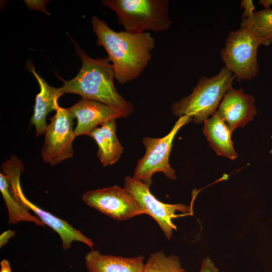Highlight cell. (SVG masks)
Wrapping results in <instances>:
<instances>
[{
	"label": "cell",
	"mask_w": 272,
	"mask_h": 272,
	"mask_svg": "<svg viewBox=\"0 0 272 272\" xmlns=\"http://www.w3.org/2000/svg\"><path fill=\"white\" fill-rule=\"evenodd\" d=\"M74 47L82 60V66L76 76L71 80H63L59 88L61 95L74 93L82 98L104 103L122 112L127 117L134 110L132 104L121 96L114 85V72L108 57L94 59L89 57L80 46Z\"/></svg>",
	"instance_id": "cell-2"
},
{
	"label": "cell",
	"mask_w": 272,
	"mask_h": 272,
	"mask_svg": "<svg viewBox=\"0 0 272 272\" xmlns=\"http://www.w3.org/2000/svg\"><path fill=\"white\" fill-rule=\"evenodd\" d=\"M68 109L77 119L76 137L88 135L96 127L111 119L126 117L119 110L104 103L82 98Z\"/></svg>",
	"instance_id": "cell-11"
},
{
	"label": "cell",
	"mask_w": 272,
	"mask_h": 272,
	"mask_svg": "<svg viewBox=\"0 0 272 272\" xmlns=\"http://www.w3.org/2000/svg\"><path fill=\"white\" fill-rule=\"evenodd\" d=\"M74 119L68 108L58 107L44 134L41 153L45 163L55 166L73 156L72 144L76 137Z\"/></svg>",
	"instance_id": "cell-8"
},
{
	"label": "cell",
	"mask_w": 272,
	"mask_h": 272,
	"mask_svg": "<svg viewBox=\"0 0 272 272\" xmlns=\"http://www.w3.org/2000/svg\"><path fill=\"white\" fill-rule=\"evenodd\" d=\"M191 120V118L188 116L179 117L171 130L165 137L144 138L142 142L146 148V153L138 161L132 177L149 187L153 183V175L157 172L163 173L170 180H175V171L169 163L173 142L180 129Z\"/></svg>",
	"instance_id": "cell-6"
},
{
	"label": "cell",
	"mask_w": 272,
	"mask_h": 272,
	"mask_svg": "<svg viewBox=\"0 0 272 272\" xmlns=\"http://www.w3.org/2000/svg\"><path fill=\"white\" fill-rule=\"evenodd\" d=\"M199 272H219V269L211 259L207 257L203 260Z\"/></svg>",
	"instance_id": "cell-22"
},
{
	"label": "cell",
	"mask_w": 272,
	"mask_h": 272,
	"mask_svg": "<svg viewBox=\"0 0 272 272\" xmlns=\"http://www.w3.org/2000/svg\"><path fill=\"white\" fill-rule=\"evenodd\" d=\"M101 3L116 14L118 23L129 33L164 32L172 23L168 0H103Z\"/></svg>",
	"instance_id": "cell-4"
},
{
	"label": "cell",
	"mask_w": 272,
	"mask_h": 272,
	"mask_svg": "<svg viewBox=\"0 0 272 272\" xmlns=\"http://www.w3.org/2000/svg\"><path fill=\"white\" fill-rule=\"evenodd\" d=\"M260 41L246 28L230 32L220 55L225 67L238 81L254 79L259 72L257 50Z\"/></svg>",
	"instance_id": "cell-5"
},
{
	"label": "cell",
	"mask_w": 272,
	"mask_h": 272,
	"mask_svg": "<svg viewBox=\"0 0 272 272\" xmlns=\"http://www.w3.org/2000/svg\"><path fill=\"white\" fill-rule=\"evenodd\" d=\"M233 132L252 120L257 111L255 98L242 89L232 88L225 95L217 111Z\"/></svg>",
	"instance_id": "cell-12"
},
{
	"label": "cell",
	"mask_w": 272,
	"mask_h": 272,
	"mask_svg": "<svg viewBox=\"0 0 272 272\" xmlns=\"http://www.w3.org/2000/svg\"><path fill=\"white\" fill-rule=\"evenodd\" d=\"M259 3L264 8H268L272 5V0H260Z\"/></svg>",
	"instance_id": "cell-25"
},
{
	"label": "cell",
	"mask_w": 272,
	"mask_h": 272,
	"mask_svg": "<svg viewBox=\"0 0 272 272\" xmlns=\"http://www.w3.org/2000/svg\"><path fill=\"white\" fill-rule=\"evenodd\" d=\"M241 27L252 31L261 45L269 46L272 43V9L268 8L255 11L250 17L242 19Z\"/></svg>",
	"instance_id": "cell-18"
},
{
	"label": "cell",
	"mask_w": 272,
	"mask_h": 272,
	"mask_svg": "<svg viewBox=\"0 0 272 272\" xmlns=\"http://www.w3.org/2000/svg\"><path fill=\"white\" fill-rule=\"evenodd\" d=\"M240 7L243 8V12L241 15L242 19L250 17L255 11V6L252 1L243 0L241 2Z\"/></svg>",
	"instance_id": "cell-20"
},
{
	"label": "cell",
	"mask_w": 272,
	"mask_h": 272,
	"mask_svg": "<svg viewBox=\"0 0 272 272\" xmlns=\"http://www.w3.org/2000/svg\"><path fill=\"white\" fill-rule=\"evenodd\" d=\"M144 257H133L105 255L92 250L85 256L86 266L89 272H143Z\"/></svg>",
	"instance_id": "cell-14"
},
{
	"label": "cell",
	"mask_w": 272,
	"mask_h": 272,
	"mask_svg": "<svg viewBox=\"0 0 272 272\" xmlns=\"http://www.w3.org/2000/svg\"><path fill=\"white\" fill-rule=\"evenodd\" d=\"M203 132L218 155L232 160L238 157L231 140L233 132L217 111L204 121Z\"/></svg>",
	"instance_id": "cell-16"
},
{
	"label": "cell",
	"mask_w": 272,
	"mask_h": 272,
	"mask_svg": "<svg viewBox=\"0 0 272 272\" xmlns=\"http://www.w3.org/2000/svg\"><path fill=\"white\" fill-rule=\"evenodd\" d=\"M82 199L89 207L119 221L146 214L124 187L117 185L87 191Z\"/></svg>",
	"instance_id": "cell-9"
},
{
	"label": "cell",
	"mask_w": 272,
	"mask_h": 272,
	"mask_svg": "<svg viewBox=\"0 0 272 272\" xmlns=\"http://www.w3.org/2000/svg\"><path fill=\"white\" fill-rule=\"evenodd\" d=\"M124 188L133 198L146 214L158 223L166 237L171 238L177 227L172 220L178 217L192 215V208L183 203L169 204L158 200L150 191V187L141 181L127 176Z\"/></svg>",
	"instance_id": "cell-7"
},
{
	"label": "cell",
	"mask_w": 272,
	"mask_h": 272,
	"mask_svg": "<svg viewBox=\"0 0 272 272\" xmlns=\"http://www.w3.org/2000/svg\"><path fill=\"white\" fill-rule=\"evenodd\" d=\"M143 272H186L179 258L175 255L167 256L163 251L151 253L145 263Z\"/></svg>",
	"instance_id": "cell-19"
},
{
	"label": "cell",
	"mask_w": 272,
	"mask_h": 272,
	"mask_svg": "<svg viewBox=\"0 0 272 272\" xmlns=\"http://www.w3.org/2000/svg\"><path fill=\"white\" fill-rule=\"evenodd\" d=\"M29 70L33 74L40 87V92L35 98L33 113L30 119V125L36 129L35 137L44 134L47 124L46 117L49 113L56 110L59 106L57 101L61 96L59 88L49 86L36 72L33 66L29 64Z\"/></svg>",
	"instance_id": "cell-13"
},
{
	"label": "cell",
	"mask_w": 272,
	"mask_h": 272,
	"mask_svg": "<svg viewBox=\"0 0 272 272\" xmlns=\"http://www.w3.org/2000/svg\"><path fill=\"white\" fill-rule=\"evenodd\" d=\"M15 235V231L9 230L3 232L0 236V246H4L9 239Z\"/></svg>",
	"instance_id": "cell-23"
},
{
	"label": "cell",
	"mask_w": 272,
	"mask_h": 272,
	"mask_svg": "<svg viewBox=\"0 0 272 272\" xmlns=\"http://www.w3.org/2000/svg\"><path fill=\"white\" fill-rule=\"evenodd\" d=\"M116 119H111L94 129L89 135L98 146L97 156L103 166L115 163L123 153L116 133Z\"/></svg>",
	"instance_id": "cell-15"
},
{
	"label": "cell",
	"mask_w": 272,
	"mask_h": 272,
	"mask_svg": "<svg viewBox=\"0 0 272 272\" xmlns=\"http://www.w3.org/2000/svg\"><path fill=\"white\" fill-rule=\"evenodd\" d=\"M0 191L8 209L9 223L15 224L25 221L44 226V224L37 217L32 215L27 208L19 202L12 195L9 188V183L6 176L0 173Z\"/></svg>",
	"instance_id": "cell-17"
},
{
	"label": "cell",
	"mask_w": 272,
	"mask_h": 272,
	"mask_svg": "<svg viewBox=\"0 0 272 272\" xmlns=\"http://www.w3.org/2000/svg\"><path fill=\"white\" fill-rule=\"evenodd\" d=\"M26 5L31 10L41 11L47 15H49L47 11L46 5L48 3L46 1H25Z\"/></svg>",
	"instance_id": "cell-21"
},
{
	"label": "cell",
	"mask_w": 272,
	"mask_h": 272,
	"mask_svg": "<svg viewBox=\"0 0 272 272\" xmlns=\"http://www.w3.org/2000/svg\"><path fill=\"white\" fill-rule=\"evenodd\" d=\"M21 174L19 171H14L7 175L11 193L19 202L33 212L44 225L50 227L59 235L63 249L66 250L70 248L74 241L82 242L93 248L94 246L93 242L82 232L75 228L66 221L41 209L26 197L20 185Z\"/></svg>",
	"instance_id": "cell-10"
},
{
	"label": "cell",
	"mask_w": 272,
	"mask_h": 272,
	"mask_svg": "<svg viewBox=\"0 0 272 272\" xmlns=\"http://www.w3.org/2000/svg\"><path fill=\"white\" fill-rule=\"evenodd\" d=\"M0 264V272H12L10 264L7 259L2 260Z\"/></svg>",
	"instance_id": "cell-24"
},
{
	"label": "cell",
	"mask_w": 272,
	"mask_h": 272,
	"mask_svg": "<svg viewBox=\"0 0 272 272\" xmlns=\"http://www.w3.org/2000/svg\"><path fill=\"white\" fill-rule=\"evenodd\" d=\"M91 24L97 37L96 44L107 52L118 83L124 84L137 79L151 59L155 38L149 32L114 31L96 16L92 18Z\"/></svg>",
	"instance_id": "cell-1"
},
{
	"label": "cell",
	"mask_w": 272,
	"mask_h": 272,
	"mask_svg": "<svg viewBox=\"0 0 272 272\" xmlns=\"http://www.w3.org/2000/svg\"><path fill=\"white\" fill-rule=\"evenodd\" d=\"M235 79L225 67L213 77H201L189 96L172 104V113L189 116L195 124L203 122L217 111L226 93L233 88Z\"/></svg>",
	"instance_id": "cell-3"
}]
</instances>
